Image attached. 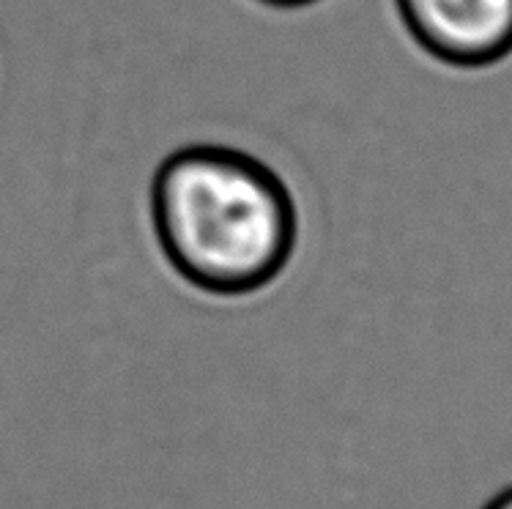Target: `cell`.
Returning a JSON list of instances; mask_svg holds the SVG:
<instances>
[{"label": "cell", "mask_w": 512, "mask_h": 509, "mask_svg": "<svg viewBox=\"0 0 512 509\" xmlns=\"http://www.w3.org/2000/svg\"><path fill=\"white\" fill-rule=\"evenodd\" d=\"M148 206L170 269L211 296L269 288L299 241V208L288 184L241 148L173 151L154 173Z\"/></svg>", "instance_id": "cell-1"}, {"label": "cell", "mask_w": 512, "mask_h": 509, "mask_svg": "<svg viewBox=\"0 0 512 509\" xmlns=\"http://www.w3.org/2000/svg\"><path fill=\"white\" fill-rule=\"evenodd\" d=\"M419 50L452 69H491L512 55V0H395Z\"/></svg>", "instance_id": "cell-2"}, {"label": "cell", "mask_w": 512, "mask_h": 509, "mask_svg": "<svg viewBox=\"0 0 512 509\" xmlns=\"http://www.w3.org/2000/svg\"><path fill=\"white\" fill-rule=\"evenodd\" d=\"M263 6H272V9H304V6H313L318 0H258Z\"/></svg>", "instance_id": "cell-3"}, {"label": "cell", "mask_w": 512, "mask_h": 509, "mask_svg": "<svg viewBox=\"0 0 512 509\" xmlns=\"http://www.w3.org/2000/svg\"><path fill=\"white\" fill-rule=\"evenodd\" d=\"M482 509H512V488L502 490L499 496H493Z\"/></svg>", "instance_id": "cell-4"}]
</instances>
